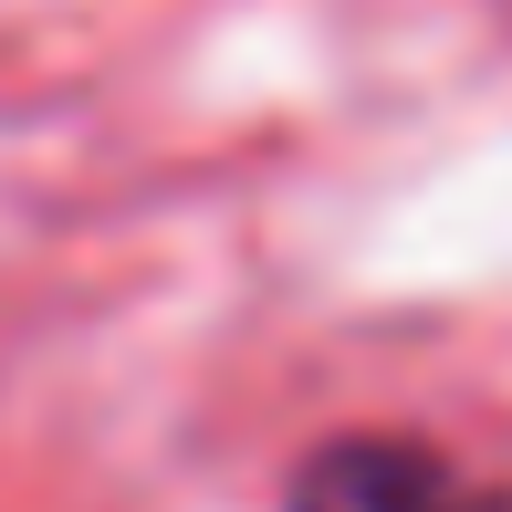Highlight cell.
<instances>
[{"mask_svg": "<svg viewBox=\"0 0 512 512\" xmlns=\"http://www.w3.org/2000/svg\"><path fill=\"white\" fill-rule=\"evenodd\" d=\"M293 512H512V502L492 481L450 471L439 450H418V439H335L304 460Z\"/></svg>", "mask_w": 512, "mask_h": 512, "instance_id": "6da1fadb", "label": "cell"}]
</instances>
